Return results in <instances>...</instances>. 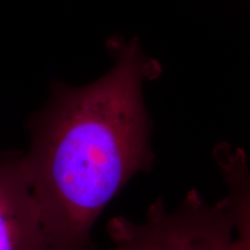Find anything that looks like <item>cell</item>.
<instances>
[{"label": "cell", "mask_w": 250, "mask_h": 250, "mask_svg": "<svg viewBox=\"0 0 250 250\" xmlns=\"http://www.w3.org/2000/svg\"><path fill=\"white\" fill-rule=\"evenodd\" d=\"M152 71L132 43L102 79L62 89L34 121L24 161L49 250H95L92 232L102 211L152 166L142 99Z\"/></svg>", "instance_id": "cell-1"}, {"label": "cell", "mask_w": 250, "mask_h": 250, "mask_svg": "<svg viewBox=\"0 0 250 250\" xmlns=\"http://www.w3.org/2000/svg\"><path fill=\"white\" fill-rule=\"evenodd\" d=\"M230 193L208 204L192 190L173 211L162 199L151 204L145 221L109 220L108 250H250L249 196L243 155L220 161Z\"/></svg>", "instance_id": "cell-2"}, {"label": "cell", "mask_w": 250, "mask_h": 250, "mask_svg": "<svg viewBox=\"0 0 250 250\" xmlns=\"http://www.w3.org/2000/svg\"><path fill=\"white\" fill-rule=\"evenodd\" d=\"M0 250H49L24 155L0 162Z\"/></svg>", "instance_id": "cell-3"}]
</instances>
